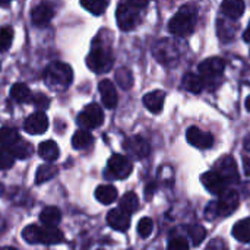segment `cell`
I'll return each mask as SVG.
<instances>
[{"instance_id": "cell-1", "label": "cell", "mask_w": 250, "mask_h": 250, "mask_svg": "<svg viewBox=\"0 0 250 250\" xmlns=\"http://www.w3.org/2000/svg\"><path fill=\"white\" fill-rule=\"evenodd\" d=\"M196 6L185 4L168 22V31L179 37L190 35L196 26Z\"/></svg>"}, {"instance_id": "cell-2", "label": "cell", "mask_w": 250, "mask_h": 250, "mask_svg": "<svg viewBox=\"0 0 250 250\" xmlns=\"http://www.w3.org/2000/svg\"><path fill=\"white\" fill-rule=\"evenodd\" d=\"M224 69H226V63L221 57H209L202 63H199L198 70L204 86L211 91L215 89L223 81Z\"/></svg>"}, {"instance_id": "cell-3", "label": "cell", "mask_w": 250, "mask_h": 250, "mask_svg": "<svg viewBox=\"0 0 250 250\" xmlns=\"http://www.w3.org/2000/svg\"><path fill=\"white\" fill-rule=\"evenodd\" d=\"M44 81L45 83L56 91H62L70 86L73 81V72L69 64L64 63H51L44 70Z\"/></svg>"}, {"instance_id": "cell-4", "label": "cell", "mask_w": 250, "mask_h": 250, "mask_svg": "<svg viewBox=\"0 0 250 250\" xmlns=\"http://www.w3.org/2000/svg\"><path fill=\"white\" fill-rule=\"evenodd\" d=\"M146 1H125L117 6L116 19L119 28L123 31H130L136 28L141 21V9L146 7Z\"/></svg>"}, {"instance_id": "cell-5", "label": "cell", "mask_w": 250, "mask_h": 250, "mask_svg": "<svg viewBox=\"0 0 250 250\" xmlns=\"http://www.w3.org/2000/svg\"><path fill=\"white\" fill-rule=\"evenodd\" d=\"M113 63H114L113 51L108 45H104V44L94 45L91 53L86 57V66L95 73L108 72L113 67Z\"/></svg>"}, {"instance_id": "cell-6", "label": "cell", "mask_w": 250, "mask_h": 250, "mask_svg": "<svg viewBox=\"0 0 250 250\" xmlns=\"http://www.w3.org/2000/svg\"><path fill=\"white\" fill-rule=\"evenodd\" d=\"M152 53H154L155 59L164 66H174L180 60L179 44L176 41H173V40H168V38H164V40L158 41L154 45Z\"/></svg>"}, {"instance_id": "cell-7", "label": "cell", "mask_w": 250, "mask_h": 250, "mask_svg": "<svg viewBox=\"0 0 250 250\" xmlns=\"http://www.w3.org/2000/svg\"><path fill=\"white\" fill-rule=\"evenodd\" d=\"M214 171L224 180V183L229 185H234L239 183V170H237V164L234 161V158L231 155H224L220 160H217Z\"/></svg>"}, {"instance_id": "cell-8", "label": "cell", "mask_w": 250, "mask_h": 250, "mask_svg": "<svg viewBox=\"0 0 250 250\" xmlns=\"http://www.w3.org/2000/svg\"><path fill=\"white\" fill-rule=\"evenodd\" d=\"M104 122V113H103V108L92 103V104H88L83 111L78 116V123L79 126L86 130V129H95L98 126H101Z\"/></svg>"}, {"instance_id": "cell-9", "label": "cell", "mask_w": 250, "mask_h": 250, "mask_svg": "<svg viewBox=\"0 0 250 250\" xmlns=\"http://www.w3.org/2000/svg\"><path fill=\"white\" fill-rule=\"evenodd\" d=\"M107 170L110 173V176L113 179H127L133 170V166L132 163L129 161L127 157L125 155H120V154H114L110 157L108 160V166H107Z\"/></svg>"}, {"instance_id": "cell-10", "label": "cell", "mask_w": 250, "mask_h": 250, "mask_svg": "<svg viewBox=\"0 0 250 250\" xmlns=\"http://www.w3.org/2000/svg\"><path fill=\"white\" fill-rule=\"evenodd\" d=\"M239 205H240L239 193L233 189H227L220 195V199L217 202L218 215L220 217H229V215L234 214V211L239 208Z\"/></svg>"}, {"instance_id": "cell-11", "label": "cell", "mask_w": 250, "mask_h": 250, "mask_svg": "<svg viewBox=\"0 0 250 250\" xmlns=\"http://www.w3.org/2000/svg\"><path fill=\"white\" fill-rule=\"evenodd\" d=\"M188 142L198 149H208L214 145V138L209 132H204L196 126H190L186 132Z\"/></svg>"}, {"instance_id": "cell-12", "label": "cell", "mask_w": 250, "mask_h": 250, "mask_svg": "<svg viewBox=\"0 0 250 250\" xmlns=\"http://www.w3.org/2000/svg\"><path fill=\"white\" fill-rule=\"evenodd\" d=\"M125 149L129 152L130 157H133L136 160H142L149 154V144L145 138L136 135V136H130L126 139Z\"/></svg>"}, {"instance_id": "cell-13", "label": "cell", "mask_w": 250, "mask_h": 250, "mask_svg": "<svg viewBox=\"0 0 250 250\" xmlns=\"http://www.w3.org/2000/svg\"><path fill=\"white\" fill-rule=\"evenodd\" d=\"M54 16V10L50 4H45V3H41V4H37L32 12H31V21L35 26L38 28H42V26H47L48 22L53 19Z\"/></svg>"}, {"instance_id": "cell-14", "label": "cell", "mask_w": 250, "mask_h": 250, "mask_svg": "<svg viewBox=\"0 0 250 250\" xmlns=\"http://www.w3.org/2000/svg\"><path fill=\"white\" fill-rule=\"evenodd\" d=\"M48 129V119L44 113L38 111L25 120V130L31 135H41Z\"/></svg>"}, {"instance_id": "cell-15", "label": "cell", "mask_w": 250, "mask_h": 250, "mask_svg": "<svg viewBox=\"0 0 250 250\" xmlns=\"http://www.w3.org/2000/svg\"><path fill=\"white\" fill-rule=\"evenodd\" d=\"M100 94H101V101L107 108H114L117 105L119 97L114 83L110 79H103L98 85Z\"/></svg>"}, {"instance_id": "cell-16", "label": "cell", "mask_w": 250, "mask_h": 250, "mask_svg": "<svg viewBox=\"0 0 250 250\" xmlns=\"http://www.w3.org/2000/svg\"><path fill=\"white\" fill-rule=\"evenodd\" d=\"M201 182L207 188V190L209 193H212V195H221L226 190V188H227V185L224 183V180L214 170L204 173L202 177H201Z\"/></svg>"}, {"instance_id": "cell-17", "label": "cell", "mask_w": 250, "mask_h": 250, "mask_svg": "<svg viewBox=\"0 0 250 250\" xmlns=\"http://www.w3.org/2000/svg\"><path fill=\"white\" fill-rule=\"evenodd\" d=\"M107 223L113 230L117 231H126L130 227V215L123 212L120 208L117 209H111L107 214Z\"/></svg>"}, {"instance_id": "cell-18", "label": "cell", "mask_w": 250, "mask_h": 250, "mask_svg": "<svg viewBox=\"0 0 250 250\" xmlns=\"http://www.w3.org/2000/svg\"><path fill=\"white\" fill-rule=\"evenodd\" d=\"M144 105L151 111L152 114H158L164 108V101H166V94L164 91H151L145 94L144 97Z\"/></svg>"}, {"instance_id": "cell-19", "label": "cell", "mask_w": 250, "mask_h": 250, "mask_svg": "<svg viewBox=\"0 0 250 250\" xmlns=\"http://www.w3.org/2000/svg\"><path fill=\"white\" fill-rule=\"evenodd\" d=\"M60 220H62V212L56 207H47L40 214V221L47 229H57Z\"/></svg>"}, {"instance_id": "cell-20", "label": "cell", "mask_w": 250, "mask_h": 250, "mask_svg": "<svg viewBox=\"0 0 250 250\" xmlns=\"http://www.w3.org/2000/svg\"><path fill=\"white\" fill-rule=\"evenodd\" d=\"M221 12L230 19H239L245 12V3L242 0H226L221 3Z\"/></svg>"}, {"instance_id": "cell-21", "label": "cell", "mask_w": 250, "mask_h": 250, "mask_svg": "<svg viewBox=\"0 0 250 250\" xmlns=\"http://www.w3.org/2000/svg\"><path fill=\"white\" fill-rule=\"evenodd\" d=\"M117 189L111 185H101L95 190V198L103 205H110L117 199Z\"/></svg>"}, {"instance_id": "cell-22", "label": "cell", "mask_w": 250, "mask_h": 250, "mask_svg": "<svg viewBox=\"0 0 250 250\" xmlns=\"http://www.w3.org/2000/svg\"><path fill=\"white\" fill-rule=\"evenodd\" d=\"M59 154H60V152H59V146L56 145L54 141H44V142H41L40 146H38V155H40L44 161L51 163V161H54V160L59 158Z\"/></svg>"}, {"instance_id": "cell-23", "label": "cell", "mask_w": 250, "mask_h": 250, "mask_svg": "<svg viewBox=\"0 0 250 250\" xmlns=\"http://www.w3.org/2000/svg\"><path fill=\"white\" fill-rule=\"evenodd\" d=\"M63 242V233L59 229L41 227L40 230V243L44 245H57Z\"/></svg>"}, {"instance_id": "cell-24", "label": "cell", "mask_w": 250, "mask_h": 250, "mask_svg": "<svg viewBox=\"0 0 250 250\" xmlns=\"http://www.w3.org/2000/svg\"><path fill=\"white\" fill-rule=\"evenodd\" d=\"M120 209L129 215L135 214L139 209V199H138L136 193H133V192L125 193L120 199Z\"/></svg>"}, {"instance_id": "cell-25", "label": "cell", "mask_w": 250, "mask_h": 250, "mask_svg": "<svg viewBox=\"0 0 250 250\" xmlns=\"http://www.w3.org/2000/svg\"><path fill=\"white\" fill-rule=\"evenodd\" d=\"M22 138L19 133L12 127H1L0 129V145L6 149H10L13 145H16Z\"/></svg>"}, {"instance_id": "cell-26", "label": "cell", "mask_w": 250, "mask_h": 250, "mask_svg": "<svg viewBox=\"0 0 250 250\" xmlns=\"http://www.w3.org/2000/svg\"><path fill=\"white\" fill-rule=\"evenodd\" d=\"M233 236L236 240L242 243H250V218H245L239 221L233 227Z\"/></svg>"}, {"instance_id": "cell-27", "label": "cell", "mask_w": 250, "mask_h": 250, "mask_svg": "<svg viewBox=\"0 0 250 250\" xmlns=\"http://www.w3.org/2000/svg\"><path fill=\"white\" fill-rule=\"evenodd\" d=\"M183 88L192 94H199L202 89H204V83H202V79L199 75H195V73H186L183 76Z\"/></svg>"}, {"instance_id": "cell-28", "label": "cell", "mask_w": 250, "mask_h": 250, "mask_svg": "<svg viewBox=\"0 0 250 250\" xmlns=\"http://www.w3.org/2000/svg\"><path fill=\"white\" fill-rule=\"evenodd\" d=\"M10 97L16 103H29L32 101V94L25 83H15L10 89Z\"/></svg>"}, {"instance_id": "cell-29", "label": "cell", "mask_w": 250, "mask_h": 250, "mask_svg": "<svg viewBox=\"0 0 250 250\" xmlns=\"http://www.w3.org/2000/svg\"><path fill=\"white\" fill-rule=\"evenodd\" d=\"M92 141H94V138H92V135L88 130L79 129L73 135V138H72V145L76 149H85V148H88V146L92 145Z\"/></svg>"}, {"instance_id": "cell-30", "label": "cell", "mask_w": 250, "mask_h": 250, "mask_svg": "<svg viewBox=\"0 0 250 250\" xmlns=\"http://www.w3.org/2000/svg\"><path fill=\"white\" fill-rule=\"evenodd\" d=\"M7 151H10V152H12V155H13L15 158L25 160V158H29V157L32 155L34 148H32V145H31L29 142H26V141L21 139L16 145H13V146H12L10 149H7Z\"/></svg>"}, {"instance_id": "cell-31", "label": "cell", "mask_w": 250, "mask_h": 250, "mask_svg": "<svg viewBox=\"0 0 250 250\" xmlns=\"http://www.w3.org/2000/svg\"><path fill=\"white\" fill-rule=\"evenodd\" d=\"M57 167L53 166V164H42L38 170H37V174H35V182L38 185L44 183V182H48L51 180L56 174H57Z\"/></svg>"}, {"instance_id": "cell-32", "label": "cell", "mask_w": 250, "mask_h": 250, "mask_svg": "<svg viewBox=\"0 0 250 250\" xmlns=\"http://www.w3.org/2000/svg\"><path fill=\"white\" fill-rule=\"evenodd\" d=\"M81 4L92 15H101L108 7V1H103V0H82Z\"/></svg>"}, {"instance_id": "cell-33", "label": "cell", "mask_w": 250, "mask_h": 250, "mask_svg": "<svg viewBox=\"0 0 250 250\" xmlns=\"http://www.w3.org/2000/svg\"><path fill=\"white\" fill-rule=\"evenodd\" d=\"M40 230L41 227L38 226H28L23 229L22 231V237L26 243H31V245H38L40 243Z\"/></svg>"}, {"instance_id": "cell-34", "label": "cell", "mask_w": 250, "mask_h": 250, "mask_svg": "<svg viewBox=\"0 0 250 250\" xmlns=\"http://www.w3.org/2000/svg\"><path fill=\"white\" fill-rule=\"evenodd\" d=\"M116 81H117V83L123 89H129L132 86V83H133V76H132L130 70H127V69L123 67V69H119L116 72Z\"/></svg>"}, {"instance_id": "cell-35", "label": "cell", "mask_w": 250, "mask_h": 250, "mask_svg": "<svg viewBox=\"0 0 250 250\" xmlns=\"http://www.w3.org/2000/svg\"><path fill=\"white\" fill-rule=\"evenodd\" d=\"M189 237L192 239L193 246H199V245L204 242V239L207 237V230H205V227H202V226H199V224L189 227Z\"/></svg>"}, {"instance_id": "cell-36", "label": "cell", "mask_w": 250, "mask_h": 250, "mask_svg": "<svg viewBox=\"0 0 250 250\" xmlns=\"http://www.w3.org/2000/svg\"><path fill=\"white\" fill-rule=\"evenodd\" d=\"M234 31L236 26L231 22H224V21H218V35L223 41L226 40H231L234 37Z\"/></svg>"}, {"instance_id": "cell-37", "label": "cell", "mask_w": 250, "mask_h": 250, "mask_svg": "<svg viewBox=\"0 0 250 250\" xmlns=\"http://www.w3.org/2000/svg\"><path fill=\"white\" fill-rule=\"evenodd\" d=\"M13 41V28L10 26H4L0 29V51H6L9 50V47L12 45Z\"/></svg>"}, {"instance_id": "cell-38", "label": "cell", "mask_w": 250, "mask_h": 250, "mask_svg": "<svg viewBox=\"0 0 250 250\" xmlns=\"http://www.w3.org/2000/svg\"><path fill=\"white\" fill-rule=\"evenodd\" d=\"M152 230H154V223H152L151 218H142L139 221V224H138V233H139L141 237H144V239L149 237L151 233H152Z\"/></svg>"}, {"instance_id": "cell-39", "label": "cell", "mask_w": 250, "mask_h": 250, "mask_svg": "<svg viewBox=\"0 0 250 250\" xmlns=\"http://www.w3.org/2000/svg\"><path fill=\"white\" fill-rule=\"evenodd\" d=\"M13 163H15V157L12 155V152L3 146H0V170L10 168L13 166Z\"/></svg>"}, {"instance_id": "cell-40", "label": "cell", "mask_w": 250, "mask_h": 250, "mask_svg": "<svg viewBox=\"0 0 250 250\" xmlns=\"http://www.w3.org/2000/svg\"><path fill=\"white\" fill-rule=\"evenodd\" d=\"M12 201L16 205H28V204H31V196L28 195V192H25L22 189H15L12 193Z\"/></svg>"}, {"instance_id": "cell-41", "label": "cell", "mask_w": 250, "mask_h": 250, "mask_svg": "<svg viewBox=\"0 0 250 250\" xmlns=\"http://www.w3.org/2000/svg\"><path fill=\"white\" fill-rule=\"evenodd\" d=\"M167 250H190V246H189V243H188L186 239L176 237V239L170 240Z\"/></svg>"}, {"instance_id": "cell-42", "label": "cell", "mask_w": 250, "mask_h": 250, "mask_svg": "<svg viewBox=\"0 0 250 250\" xmlns=\"http://www.w3.org/2000/svg\"><path fill=\"white\" fill-rule=\"evenodd\" d=\"M205 250H229V246L221 239H214L208 243Z\"/></svg>"}, {"instance_id": "cell-43", "label": "cell", "mask_w": 250, "mask_h": 250, "mask_svg": "<svg viewBox=\"0 0 250 250\" xmlns=\"http://www.w3.org/2000/svg\"><path fill=\"white\" fill-rule=\"evenodd\" d=\"M32 100H34V103H35L40 108H44V107L47 108V107H48V103H50V100H48V98H45L42 94H38V95H37V97H34Z\"/></svg>"}, {"instance_id": "cell-44", "label": "cell", "mask_w": 250, "mask_h": 250, "mask_svg": "<svg viewBox=\"0 0 250 250\" xmlns=\"http://www.w3.org/2000/svg\"><path fill=\"white\" fill-rule=\"evenodd\" d=\"M207 217L209 220H214L215 217H218V208H217V202H211L207 208Z\"/></svg>"}, {"instance_id": "cell-45", "label": "cell", "mask_w": 250, "mask_h": 250, "mask_svg": "<svg viewBox=\"0 0 250 250\" xmlns=\"http://www.w3.org/2000/svg\"><path fill=\"white\" fill-rule=\"evenodd\" d=\"M243 170H245V174L250 176V158L249 157H243Z\"/></svg>"}, {"instance_id": "cell-46", "label": "cell", "mask_w": 250, "mask_h": 250, "mask_svg": "<svg viewBox=\"0 0 250 250\" xmlns=\"http://www.w3.org/2000/svg\"><path fill=\"white\" fill-rule=\"evenodd\" d=\"M240 190H242V193H243L245 196H250V182L243 183L242 188H240Z\"/></svg>"}, {"instance_id": "cell-47", "label": "cell", "mask_w": 250, "mask_h": 250, "mask_svg": "<svg viewBox=\"0 0 250 250\" xmlns=\"http://www.w3.org/2000/svg\"><path fill=\"white\" fill-rule=\"evenodd\" d=\"M243 146H245V149L250 152V133L245 138V142H243Z\"/></svg>"}, {"instance_id": "cell-48", "label": "cell", "mask_w": 250, "mask_h": 250, "mask_svg": "<svg viewBox=\"0 0 250 250\" xmlns=\"http://www.w3.org/2000/svg\"><path fill=\"white\" fill-rule=\"evenodd\" d=\"M243 40H245L246 42H250V22L249 26L246 28V31H245V34H243Z\"/></svg>"}, {"instance_id": "cell-49", "label": "cell", "mask_w": 250, "mask_h": 250, "mask_svg": "<svg viewBox=\"0 0 250 250\" xmlns=\"http://www.w3.org/2000/svg\"><path fill=\"white\" fill-rule=\"evenodd\" d=\"M154 190H155V186L149 183V185L146 186V196H148V198H151V195H152V192H154Z\"/></svg>"}, {"instance_id": "cell-50", "label": "cell", "mask_w": 250, "mask_h": 250, "mask_svg": "<svg viewBox=\"0 0 250 250\" xmlns=\"http://www.w3.org/2000/svg\"><path fill=\"white\" fill-rule=\"evenodd\" d=\"M246 110H248V111H250V97H248V98H246Z\"/></svg>"}, {"instance_id": "cell-51", "label": "cell", "mask_w": 250, "mask_h": 250, "mask_svg": "<svg viewBox=\"0 0 250 250\" xmlns=\"http://www.w3.org/2000/svg\"><path fill=\"white\" fill-rule=\"evenodd\" d=\"M3 230H4V221H3V220L0 218V233H1Z\"/></svg>"}, {"instance_id": "cell-52", "label": "cell", "mask_w": 250, "mask_h": 250, "mask_svg": "<svg viewBox=\"0 0 250 250\" xmlns=\"http://www.w3.org/2000/svg\"><path fill=\"white\" fill-rule=\"evenodd\" d=\"M3 192H4V186H3V183L0 182V196L3 195Z\"/></svg>"}, {"instance_id": "cell-53", "label": "cell", "mask_w": 250, "mask_h": 250, "mask_svg": "<svg viewBox=\"0 0 250 250\" xmlns=\"http://www.w3.org/2000/svg\"><path fill=\"white\" fill-rule=\"evenodd\" d=\"M3 250H19V249H15V248H4Z\"/></svg>"}]
</instances>
